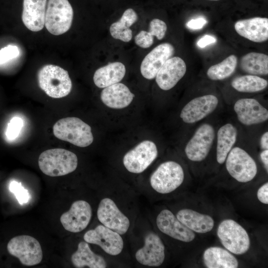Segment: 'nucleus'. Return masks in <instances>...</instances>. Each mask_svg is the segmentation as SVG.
<instances>
[{
	"label": "nucleus",
	"instance_id": "obj_2",
	"mask_svg": "<svg viewBox=\"0 0 268 268\" xmlns=\"http://www.w3.org/2000/svg\"><path fill=\"white\" fill-rule=\"evenodd\" d=\"M131 254L135 263L144 267H158L165 259V247L159 236L147 226V219L137 216L128 235Z\"/></svg>",
	"mask_w": 268,
	"mask_h": 268
},
{
	"label": "nucleus",
	"instance_id": "obj_11",
	"mask_svg": "<svg viewBox=\"0 0 268 268\" xmlns=\"http://www.w3.org/2000/svg\"><path fill=\"white\" fill-rule=\"evenodd\" d=\"M226 167L229 174L237 181L246 183L257 173V166L253 158L244 149L235 147L227 155Z\"/></svg>",
	"mask_w": 268,
	"mask_h": 268
},
{
	"label": "nucleus",
	"instance_id": "obj_25",
	"mask_svg": "<svg viewBox=\"0 0 268 268\" xmlns=\"http://www.w3.org/2000/svg\"><path fill=\"white\" fill-rule=\"evenodd\" d=\"M126 67L121 62L111 63L97 69L93 75L94 83L99 88H105L121 81L126 73Z\"/></svg>",
	"mask_w": 268,
	"mask_h": 268
},
{
	"label": "nucleus",
	"instance_id": "obj_27",
	"mask_svg": "<svg viewBox=\"0 0 268 268\" xmlns=\"http://www.w3.org/2000/svg\"><path fill=\"white\" fill-rule=\"evenodd\" d=\"M237 136L236 128L231 124L222 126L217 132L216 159L219 164L223 163L235 143Z\"/></svg>",
	"mask_w": 268,
	"mask_h": 268
},
{
	"label": "nucleus",
	"instance_id": "obj_17",
	"mask_svg": "<svg viewBox=\"0 0 268 268\" xmlns=\"http://www.w3.org/2000/svg\"><path fill=\"white\" fill-rule=\"evenodd\" d=\"M175 49L169 43H162L152 50L143 59L140 66L142 75L147 79L155 77L158 71L174 55Z\"/></svg>",
	"mask_w": 268,
	"mask_h": 268
},
{
	"label": "nucleus",
	"instance_id": "obj_33",
	"mask_svg": "<svg viewBox=\"0 0 268 268\" xmlns=\"http://www.w3.org/2000/svg\"><path fill=\"white\" fill-rule=\"evenodd\" d=\"M166 31L167 25L163 21L154 18L150 21L149 32L157 39H162L165 35Z\"/></svg>",
	"mask_w": 268,
	"mask_h": 268
},
{
	"label": "nucleus",
	"instance_id": "obj_19",
	"mask_svg": "<svg viewBox=\"0 0 268 268\" xmlns=\"http://www.w3.org/2000/svg\"><path fill=\"white\" fill-rule=\"evenodd\" d=\"M234 110L238 120L245 125L262 123L268 119V111L257 100L242 98L234 104Z\"/></svg>",
	"mask_w": 268,
	"mask_h": 268
},
{
	"label": "nucleus",
	"instance_id": "obj_5",
	"mask_svg": "<svg viewBox=\"0 0 268 268\" xmlns=\"http://www.w3.org/2000/svg\"><path fill=\"white\" fill-rule=\"evenodd\" d=\"M184 172L177 162L168 161L161 163L149 178L151 191L160 195L169 194L176 190L183 183Z\"/></svg>",
	"mask_w": 268,
	"mask_h": 268
},
{
	"label": "nucleus",
	"instance_id": "obj_26",
	"mask_svg": "<svg viewBox=\"0 0 268 268\" xmlns=\"http://www.w3.org/2000/svg\"><path fill=\"white\" fill-rule=\"evenodd\" d=\"M203 261L207 268H237L238 262L227 250L218 247L206 249L203 254Z\"/></svg>",
	"mask_w": 268,
	"mask_h": 268
},
{
	"label": "nucleus",
	"instance_id": "obj_36",
	"mask_svg": "<svg viewBox=\"0 0 268 268\" xmlns=\"http://www.w3.org/2000/svg\"><path fill=\"white\" fill-rule=\"evenodd\" d=\"M153 36L149 32L145 30L140 31L135 37V44L142 48H147L153 43Z\"/></svg>",
	"mask_w": 268,
	"mask_h": 268
},
{
	"label": "nucleus",
	"instance_id": "obj_6",
	"mask_svg": "<svg viewBox=\"0 0 268 268\" xmlns=\"http://www.w3.org/2000/svg\"><path fill=\"white\" fill-rule=\"evenodd\" d=\"M125 236L100 223L87 231L83 239L89 244L95 245L112 258H119L126 249Z\"/></svg>",
	"mask_w": 268,
	"mask_h": 268
},
{
	"label": "nucleus",
	"instance_id": "obj_30",
	"mask_svg": "<svg viewBox=\"0 0 268 268\" xmlns=\"http://www.w3.org/2000/svg\"><path fill=\"white\" fill-rule=\"evenodd\" d=\"M268 84L264 78L255 75H245L234 78L232 86L241 92L253 93L263 90Z\"/></svg>",
	"mask_w": 268,
	"mask_h": 268
},
{
	"label": "nucleus",
	"instance_id": "obj_34",
	"mask_svg": "<svg viewBox=\"0 0 268 268\" xmlns=\"http://www.w3.org/2000/svg\"><path fill=\"white\" fill-rule=\"evenodd\" d=\"M23 126V121L19 117L13 118L8 123L6 135L9 139H13L19 135Z\"/></svg>",
	"mask_w": 268,
	"mask_h": 268
},
{
	"label": "nucleus",
	"instance_id": "obj_35",
	"mask_svg": "<svg viewBox=\"0 0 268 268\" xmlns=\"http://www.w3.org/2000/svg\"><path fill=\"white\" fill-rule=\"evenodd\" d=\"M19 50L15 45H8L0 50V65L17 57Z\"/></svg>",
	"mask_w": 268,
	"mask_h": 268
},
{
	"label": "nucleus",
	"instance_id": "obj_28",
	"mask_svg": "<svg viewBox=\"0 0 268 268\" xmlns=\"http://www.w3.org/2000/svg\"><path fill=\"white\" fill-rule=\"evenodd\" d=\"M137 15L133 9H126L120 20L110 26V32L111 36L115 39L125 42L130 41L133 34L130 27L137 21Z\"/></svg>",
	"mask_w": 268,
	"mask_h": 268
},
{
	"label": "nucleus",
	"instance_id": "obj_7",
	"mask_svg": "<svg viewBox=\"0 0 268 268\" xmlns=\"http://www.w3.org/2000/svg\"><path fill=\"white\" fill-rule=\"evenodd\" d=\"M53 130L57 138L77 146L86 147L93 141L91 127L78 118L60 119L55 124Z\"/></svg>",
	"mask_w": 268,
	"mask_h": 268
},
{
	"label": "nucleus",
	"instance_id": "obj_31",
	"mask_svg": "<svg viewBox=\"0 0 268 268\" xmlns=\"http://www.w3.org/2000/svg\"><path fill=\"white\" fill-rule=\"evenodd\" d=\"M237 62V57L235 55H230L221 62L210 67L207 71V75L213 80L225 79L235 71Z\"/></svg>",
	"mask_w": 268,
	"mask_h": 268
},
{
	"label": "nucleus",
	"instance_id": "obj_4",
	"mask_svg": "<svg viewBox=\"0 0 268 268\" xmlns=\"http://www.w3.org/2000/svg\"><path fill=\"white\" fill-rule=\"evenodd\" d=\"M38 80L41 89L49 96L54 98L67 96L72 88L68 72L53 65H46L40 69Z\"/></svg>",
	"mask_w": 268,
	"mask_h": 268
},
{
	"label": "nucleus",
	"instance_id": "obj_18",
	"mask_svg": "<svg viewBox=\"0 0 268 268\" xmlns=\"http://www.w3.org/2000/svg\"><path fill=\"white\" fill-rule=\"evenodd\" d=\"M187 70L186 63L179 57L168 59L156 76V82L163 90H168L174 87L184 76Z\"/></svg>",
	"mask_w": 268,
	"mask_h": 268
},
{
	"label": "nucleus",
	"instance_id": "obj_29",
	"mask_svg": "<svg viewBox=\"0 0 268 268\" xmlns=\"http://www.w3.org/2000/svg\"><path fill=\"white\" fill-rule=\"evenodd\" d=\"M240 67L245 72L255 75L268 74V56L260 53L251 52L243 56Z\"/></svg>",
	"mask_w": 268,
	"mask_h": 268
},
{
	"label": "nucleus",
	"instance_id": "obj_22",
	"mask_svg": "<svg viewBox=\"0 0 268 268\" xmlns=\"http://www.w3.org/2000/svg\"><path fill=\"white\" fill-rule=\"evenodd\" d=\"M71 262L76 268H106L109 266L106 259L94 252L84 240L78 243L76 250L71 255Z\"/></svg>",
	"mask_w": 268,
	"mask_h": 268
},
{
	"label": "nucleus",
	"instance_id": "obj_14",
	"mask_svg": "<svg viewBox=\"0 0 268 268\" xmlns=\"http://www.w3.org/2000/svg\"><path fill=\"white\" fill-rule=\"evenodd\" d=\"M214 138V130L212 126L204 124L196 131L187 144L185 151L186 156L193 161H201L207 156Z\"/></svg>",
	"mask_w": 268,
	"mask_h": 268
},
{
	"label": "nucleus",
	"instance_id": "obj_13",
	"mask_svg": "<svg viewBox=\"0 0 268 268\" xmlns=\"http://www.w3.org/2000/svg\"><path fill=\"white\" fill-rule=\"evenodd\" d=\"M92 216L90 204L86 201L79 200L73 202L69 210L62 214L60 221L65 230L76 233L86 228Z\"/></svg>",
	"mask_w": 268,
	"mask_h": 268
},
{
	"label": "nucleus",
	"instance_id": "obj_40",
	"mask_svg": "<svg viewBox=\"0 0 268 268\" xmlns=\"http://www.w3.org/2000/svg\"><path fill=\"white\" fill-rule=\"evenodd\" d=\"M261 159L264 163L266 169L268 170V150L264 149L260 154Z\"/></svg>",
	"mask_w": 268,
	"mask_h": 268
},
{
	"label": "nucleus",
	"instance_id": "obj_10",
	"mask_svg": "<svg viewBox=\"0 0 268 268\" xmlns=\"http://www.w3.org/2000/svg\"><path fill=\"white\" fill-rule=\"evenodd\" d=\"M7 250L11 255L18 258L22 265L26 266L38 265L43 258L39 242L35 238L27 235L12 238L7 243Z\"/></svg>",
	"mask_w": 268,
	"mask_h": 268
},
{
	"label": "nucleus",
	"instance_id": "obj_39",
	"mask_svg": "<svg viewBox=\"0 0 268 268\" xmlns=\"http://www.w3.org/2000/svg\"><path fill=\"white\" fill-rule=\"evenodd\" d=\"M216 39L214 37L206 35L201 38L198 42V45L201 48H204L208 45L215 42Z\"/></svg>",
	"mask_w": 268,
	"mask_h": 268
},
{
	"label": "nucleus",
	"instance_id": "obj_37",
	"mask_svg": "<svg viewBox=\"0 0 268 268\" xmlns=\"http://www.w3.org/2000/svg\"><path fill=\"white\" fill-rule=\"evenodd\" d=\"M258 200L264 204H268V183L262 186L257 192Z\"/></svg>",
	"mask_w": 268,
	"mask_h": 268
},
{
	"label": "nucleus",
	"instance_id": "obj_23",
	"mask_svg": "<svg viewBox=\"0 0 268 268\" xmlns=\"http://www.w3.org/2000/svg\"><path fill=\"white\" fill-rule=\"evenodd\" d=\"M134 97L126 85L119 82L105 87L100 95L101 101L106 106L117 109L128 106Z\"/></svg>",
	"mask_w": 268,
	"mask_h": 268
},
{
	"label": "nucleus",
	"instance_id": "obj_21",
	"mask_svg": "<svg viewBox=\"0 0 268 268\" xmlns=\"http://www.w3.org/2000/svg\"><path fill=\"white\" fill-rule=\"evenodd\" d=\"M47 0H23L22 20L30 30L38 32L45 25Z\"/></svg>",
	"mask_w": 268,
	"mask_h": 268
},
{
	"label": "nucleus",
	"instance_id": "obj_42",
	"mask_svg": "<svg viewBox=\"0 0 268 268\" xmlns=\"http://www.w3.org/2000/svg\"></svg>",
	"mask_w": 268,
	"mask_h": 268
},
{
	"label": "nucleus",
	"instance_id": "obj_16",
	"mask_svg": "<svg viewBox=\"0 0 268 268\" xmlns=\"http://www.w3.org/2000/svg\"><path fill=\"white\" fill-rule=\"evenodd\" d=\"M218 103L213 95H205L196 97L188 102L182 109L180 117L186 123L197 122L211 113Z\"/></svg>",
	"mask_w": 268,
	"mask_h": 268
},
{
	"label": "nucleus",
	"instance_id": "obj_38",
	"mask_svg": "<svg viewBox=\"0 0 268 268\" xmlns=\"http://www.w3.org/2000/svg\"><path fill=\"white\" fill-rule=\"evenodd\" d=\"M206 23V20L201 17L190 20L187 25L189 28L193 29H199L202 28Z\"/></svg>",
	"mask_w": 268,
	"mask_h": 268
},
{
	"label": "nucleus",
	"instance_id": "obj_24",
	"mask_svg": "<svg viewBox=\"0 0 268 268\" xmlns=\"http://www.w3.org/2000/svg\"><path fill=\"white\" fill-rule=\"evenodd\" d=\"M175 215L185 226L197 233L208 232L214 226V222L210 216L191 209H180Z\"/></svg>",
	"mask_w": 268,
	"mask_h": 268
},
{
	"label": "nucleus",
	"instance_id": "obj_9",
	"mask_svg": "<svg viewBox=\"0 0 268 268\" xmlns=\"http://www.w3.org/2000/svg\"><path fill=\"white\" fill-rule=\"evenodd\" d=\"M217 234L221 244L235 255L245 253L250 247V240L246 230L232 219H225L219 225Z\"/></svg>",
	"mask_w": 268,
	"mask_h": 268
},
{
	"label": "nucleus",
	"instance_id": "obj_20",
	"mask_svg": "<svg viewBox=\"0 0 268 268\" xmlns=\"http://www.w3.org/2000/svg\"><path fill=\"white\" fill-rule=\"evenodd\" d=\"M234 28L237 33L251 41L261 43L268 39V18L256 17L237 21Z\"/></svg>",
	"mask_w": 268,
	"mask_h": 268
},
{
	"label": "nucleus",
	"instance_id": "obj_12",
	"mask_svg": "<svg viewBox=\"0 0 268 268\" xmlns=\"http://www.w3.org/2000/svg\"><path fill=\"white\" fill-rule=\"evenodd\" d=\"M157 155L155 144L150 140H144L125 154L123 164L129 172L140 174L151 164Z\"/></svg>",
	"mask_w": 268,
	"mask_h": 268
},
{
	"label": "nucleus",
	"instance_id": "obj_15",
	"mask_svg": "<svg viewBox=\"0 0 268 268\" xmlns=\"http://www.w3.org/2000/svg\"><path fill=\"white\" fill-rule=\"evenodd\" d=\"M155 223L157 229L162 233L175 240L190 242L195 238L193 231L182 223L168 209H163L158 213Z\"/></svg>",
	"mask_w": 268,
	"mask_h": 268
},
{
	"label": "nucleus",
	"instance_id": "obj_41",
	"mask_svg": "<svg viewBox=\"0 0 268 268\" xmlns=\"http://www.w3.org/2000/svg\"><path fill=\"white\" fill-rule=\"evenodd\" d=\"M261 145L263 149H268V133H265L261 137Z\"/></svg>",
	"mask_w": 268,
	"mask_h": 268
},
{
	"label": "nucleus",
	"instance_id": "obj_32",
	"mask_svg": "<svg viewBox=\"0 0 268 268\" xmlns=\"http://www.w3.org/2000/svg\"><path fill=\"white\" fill-rule=\"evenodd\" d=\"M9 189L10 192L14 194L20 204L26 203L29 201L30 199L29 193L20 182L14 180L11 181L9 184Z\"/></svg>",
	"mask_w": 268,
	"mask_h": 268
},
{
	"label": "nucleus",
	"instance_id": "obj_1",
	"mask_svg": "<svg viewBox=\"0 0 268 268\" xmlns=\"http://www.w3.org/2000/svg\"><path fill=\"white\" fill-rule=\"evenodd\" d=\"M128 190H105L96 210L101 224L123 236L128 235L137 216L134 199Z\"/></svg>",
	"mask_w": 268,
	"mask_h": 268
},
{
	"label": "nucleus",
	"instance_id": "obj_8",
	"mask_svg": "<svg viewBox=\"0 0 268 268\" xmlns=\"http://www.w3.org/2000/svg\"><path fill=\"white\" fill-rule=\"evenodd\" d=\"M73 16L72 7L68 0H48L45 25L53 35H60L70 28Z\"/></svg>",
	"mask_w": 268,
	"mask_h": 268
},
{
	"label": "nucleus",
	"instance_id": "obj_3",
	"mask_svg": "<svg viewBox=\"0 0 268 268\" xmlns=\"http://www.w3.org/2000/svg\"><path fill=\"white\" fill-rule=\"evenodd\" d=\"M78 159L75 154L62 148L48 149L43 152L38 159L41 171L51 177L69 174L76 169Z\"/></svg>",
	"mask_w": 268,
	"mask_h": 268
}]
</instances>
